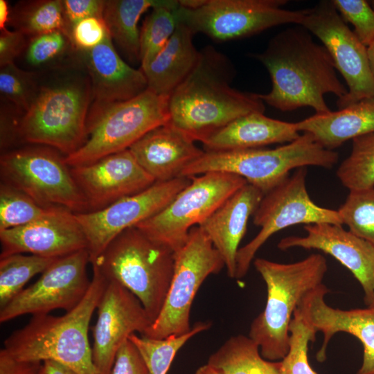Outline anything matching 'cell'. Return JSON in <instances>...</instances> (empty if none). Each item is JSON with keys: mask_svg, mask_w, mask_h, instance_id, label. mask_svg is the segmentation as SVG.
Returning a JSON list of instances; mask_svg holds the SVG:
<instances>
[{"mask_svg": "<svg viewBox=\"0 0 374 374\" xmlns=\"http://www.w3.org/2000/svg\"><path fill=\"white\" fill-rule=\"evenodd\" d=\"M367 50L370 66L374 76V41L367 47Z\"/></svg>", "mask_w": 374, "mask_h": 374, "instance_id": "49", "label": "cell"}, {"mask_svg": "<svg viewBox=\"0 0 374 374\" xmlns=\"http://www.w3.org/2000/svg\"><path fill=\"white\" fill-rule=\"evenodd\" d=\"M89 262L87 249L57 258L35 283L0 308V322L26 314H45L55 309L69 312L75 308L91 285L87 273Z\"/></svg>", "mask_w": 374, "mask_h": 374, "instance_id": "15", "label": "cell"}, {"mask_svg": "<svg viewBox=\"0 0 374 374\" xmlns=\"http://www.w3.org/2000/svg\"><path fill=\"white\" fill-rule=\"evenodd\" d=\"M328 292L324 284L320 285L309 292L296 309L310 328L323 334L317 360L326 359L328 345L336 333L346 332L357 338L363 346V361L357 374H374V308H334L325 301Z\"/></svg>", "mask_w": 374, "mask_h": 374, "instance_id": "19", "label": "cell"}, {"mask_svg": "<svg viewBox=\"0 0 374 374\" xmlns=\"http://www.w3.org/2000/svg\"><path fill=\"white\" fill-rule=\"evenodd\" d=\"M91 96L89 82L78 79L40 88L18 123L19 135L28 143L55 148L66 156L74 152L85 139Z\"/></svg>", "mask_w": 374, "mask_h": 374, "instance_id": "8", "label": "cell"}, {"mask_svg": "<svg viewBox=\"0 0 374 374\" xmlns=\"http://www.w3.org/2000/svg\"><path fill=\"white\" fill-rule=\"evenodd\" d=\"M129 150L141 167L159 182L181 177L184 170L205 152L170 123L151 130Z\"/></svg>", "mask_w": 374, "mask_h": 374, "instance_id": "22", "label": "cell"}, {"mask_svg": "<svg viewBox=\"0 0 374 374\" xmlns=\"http://www.w3.org/2000/svg\"><path fill=\"white\" fill-rule=\"evenodd\" d=\"M111 374H150L141 354L129 339L118 349Z\"/></svg>", "mask_w": 374, "mask_h": 374, "instance_id": "43", "label": "cell"}, {"mask_svg": "<svg viewBox=\"0 0 374 374\" xmlns=\"http://www.w3.org/2000/svg\"><path fill=\"white\" fill-rule=\"evenodd\" d=\"M370 6L374 9V0L368 1Z\"/></svg>", "mask_w": 374, "mask_h": 374, "instance_id": "51", "label": "cell"}, {"mask_svg": "<svg viewBox=\"0 0 374 374\" xmlns=\"http://www.w3.org/2000/svg\"><path fill=\"white\" fill-rule=\"evenodd\" d=\"M69 44V37L60 30L33 36L26 48V60L31 66L44 65L62 55Z\"/></svg>", "mask_w": 374, "mask_h": 374, "instance_id": "40", "label": "cell"}, {"mask_svg": "<svg viewBox=\"0 0 374 374\" xmlns=\"http://www.w3.org/2000/svg\"><path fill=\"white\" fill-rule=\"evenodd\" d=\"M70 170L86 199L88 212L101 210L156 182L141 167L129 149L89 164L70 167Z\"/></svg>", "mask_w": 374, "mask_h": 374, "instance_id": "18", "label": "cell"}, {"mask_svg": "<svg viewBox=\"0 0 374 374\" xmlns=\"http://www.w3.org/2000/svg\"><path fill=\"white\" fill-rule=\"evenodd\" d=\"M108 282L93 268L89 289L81 302L62 316L33 315L4 341V349L24 361L52 360L78 374H100L96 368L88 330Z\"/></svg>", "mask_w": 374, "mask_h": 374, "instance_id": "3", "label": "cell"}, {"mask_svg": "<svg viewBox=\"0 0 374 374\" xmlns=\"http://www.w3.org/2000/svg\"><path fill=\"white\" fill-rule=\"evenodd\" d=\"M306 167L298 168L292 176L265 194L253 215L258 233L238 249L235 278L248 272L256 252L278 231L296 224L330 223L342 225L337 210L321 207L310 197L306 188Z\"/></svg>", "mask_w": 374, "mask_h": 374, "instance_id": "12", "label": "cell"}, {"mask_svg": "<svg viewBox=\"0 0 374 374\" xmlns=\"http://www.w3.org/2000/svg\"><path fill=\"white\" fill-rule=\"evenodd\" d=\"M39 89L31 73L19 69L14 62L1 66V96L26 112Z\"/></svg>", "mask_w": 374, "mask_h": 374, "instance_id": "38", "label": "cell"}, {"mask_svg": "<svg viewBox=\"0 0 374 374\" xmlns=\"http://www.w3.org/2000/svg\"><path fill=\"white\" fill-rule=\"evenodd\" d=\"M3 183L21 191L45 208L74 213L88 212L86 199L64 158L47 148H34L3 154L0 159Z\"/></svg>", "mask_w": 374, "mask_h": 374, "instance_id": "11", "label": "cell"}, {"mask_svg": "<svg viewBox=\"0 0 374 374\" xmlns=\"http://www.w3.org/2000/svg\"><path fill=\"white\" fill-rule=\"evenodd\" d=\"M42 367L43 362L19 360L0 350V374H38Z\"/></svg>", "mask_w": 374, "mask_h": 374, "instance_id": "45", "label": "cell"}, {"mask_svg": "<svg viewBox=\"0 0 374 374\" xmlns=\"http://www.w3.org/2000/svg\"><path fill=\"white\" fill-rule=\"evenodd\" d=\"M43 365L47 374H78L69 367L55 361H44Z\"/></svg>", "mask_w": 374, "mask_h": 374, "instance_id": "46", "label": "cell"}, {"mask_svg": "<svg viewBox=\"0 0 374 374\" xmlns=\"http://www.w3.org/2000/svg\"><path fill=\"white\" fill-rule=\"evenodd\" d=\"M299 132L311 134L324 148L333 150L349 139L374 132V97L295 123Z\"/></svg>", "mask_w": 374, "mask_h": 374, "instance_id": "27", "label": "cell"}, {"mask_svg": "<svg viewBox=\"0 0 374 374\" xmlns=\"http://www.w3.org/2000/svg\"><path fill=\"white\" fill-rule=\"evenodd\" d=\"M338 159L337 152L324 148L311 134L304 133L274 149L205 151L184 170L181 177L190 178L211 172L233 174L265 195L287 179L293 169L308 166L331 168Z\"/></svg>", "mask_w": 374, "mask_h": 374, "instance_id": "6", "label": "cell"}, {"mask_svg": "<svg viewBox=\"0 0 374 374\" xmlns=\"http://www.w3.org/2000/svg\"><path fill=\"white\" fill-rule=\"evenodd\" d=\"M225 267L220 253L199 226L193 227L185 244L174 252V269L163 308L143 336L164 339L190 332L194 298L205 279Z\"/></svg>", "mask_w": 374, "mask_h": 374, "instance_id": "9", "label": "cell"}, {"mask_svg": "<svg viewBox=\"0 0 374 374\" xmlns=\"http://www.w3.org/2000/svg\"><path fill=\"white\" fill-rule=\"evenodd\" d=\"M303 12L299 25L321 41L347 84V93L337 100L338 109L374 97L367 47L348 26L333 1H321Z\"/></svg>", "mask_w": 374, "mask_h": 374, "instance_id": "14", "label": "cell"}, {"mask_svg": "<svg viewBox=\"0 0 374 374\" xmlns=\"http://www.w3.org/2000/svg\"><path fill=\"white\" fill-rule=\"evenodd\" d=\"M0 241V258L28 253L58 258L87 249V241L75 214L62 208H55L26 225L1 231Z\"/></svg>", "mask_w": 374, "mask_h": 374, "instance_id": "20", "label": "cell"}, {"mask_svg": "<svg viewBox=\"0 0 374 374\" xmlns=\"http://www.w3.org/2000/svg\"><path fill=\"white\" fill-rule=\"evenodd\" d=\"M16 188L4 183L0 187V231L26 225L51 213Z\"/></svg>", "mask_w": 374, "mask_h": 374, "instance_id": "35", "label": "cell"}, {"mask_svg": "<svg viewBox=\"0 0 374 374\" xmlns=\"http://www.w3.org/2000/svg\"><path fill=\"white\" fill-rule=\"evenodd\" d=\"M208 322H197L190 332L180 336L153 339L132 334L129 339L141 354L150 374H167L177 352L193 337L208 330Z\"/></svg>", "mask_w": 374, "mask_h": 374, "instance_id": "31", "label": "cell"}, {"mask_svg": "<svg viewBox=\"0 0 374 374\" xmlns=\"http://www.w3.org/2000/svg\"><path fill=\"white\" fill-rule=\"evenodd\" d=\"M178 6L177 0H161L145 19L140 31L141 69L156 57L173 35L178 24L175 13Z\"/></svg>", "mask_w": 374, "mask_h": 374, "instance_id": "30", "label": "cell"}, {"mask_svg": "<svg viewBox=\"0 0 374 374\" xmlns=\"http://www.w3.org/2000/svg\"><path fill=\"white\" fill-rule=\"evenodd\" d=\"M346 22L354 26V33L368 47L374 41V9L366 0H332Z\"/></svg>", "mask_w": 374, "mask_h": 374, "instance_id": "39", "label": "cell"}, {"mask_svg": "<svg viewBox=\"0 0 374 374\" xmlns=\"http://www.w3.org/2000/svg\"><path fill=\"white\" fill-rule=\"evenodd\" d=\"M38 374H47L46 373L45 370H44V365H43V367H42V370L40 371V372Z\"/></svg>", "mask_w": 374, "mask_h": 374, "instance_id": "52", "label": "cell"}, {"mask_svg": "<svg viewBox=\"0 0 374 374\" xmlns=\"http://www.w3.org/2000/svg\"><path fill=\"white\" fill-rule=\"evenodd\" d=\"M190 75L169 97L170 123L203 143L237 118L264 113L260 94L233 88L230 60L211 46L199 51Z\"/></svg>", "mask_w": 374, "mask_h": 374, "instance_id": "2", "label": "cell"}, {"mask_svg": "<svg viewBox=\"0 0 374 374\" xmlns=\"http://www.w3.org/2000/svg\"><path fill=\"white\" fill-rule=\"evenodd\" d=\"M305 236H288L278 248L317 249L329 254L346 267L361 285L364 302L371 303L374 292V245L355 235L341 225L318 223L304 225Z\"/></svg>", "mask_w": 374, "mask_h": 374, "instance_id": "21", "label": "cell"}, {"mask_svg": "<svg viewBox=\"0 0 374 374\" xmlns=\"http://www.w3.org/2000/svg\"><path fill=\"white\" fill-rule=\"evenodd\" d=\"M195 374H224L221 370L206 364L200 366L195 373Z\"/></svg>", "mask_w": 374, "mask_h": 374, "instance_id": "48", "label": "cell"}, {"mask_svg": "<svg viewBox=\"0 0 374 374\" xmlns=\"http://www.w3.org/2000/svg\"><path fill=\"white\" fill-rule=\"evenodd\" d=\"M77 51L91 79L94 104L125 101L147 89L142 70L132 68L120 57L109 34L96 47Z\"/></svg>", "mask_w": 374, "mask_h": 374, "instance_id": "23", "label": "cell"}, {"mask_svg": "<svg viewBox=\"0 0 374 374\" xmlns=\"http://www.w3.org/2000/svg\"><path fill=\"white\" fill-rule=\"evenodd\" d=\"M190 183L161 211L136 227L174 252L186 242L190 230L201 225L225 200L247 184L230 173L211 172L190 177Z\"/></svg>", "mask_w": 374, "mask_h": 374, "instance_id": "10", "label": "cell"}, {"mask_svg": "<svg viewBox=\"0 0 374 374\" xmlns=\"http://www.w3.org/2000/svg\"><path fill=\"white\" fill-rule=\"evenodd\" d=\"M190 181L191 178L186 177L156 181L147 189L101 210L75 213L87 241L90 261L121 233L161 211Z\"/></svg>", "mask_w": 374, "mask_h": 374, "instance_id": "16", "label": "cell"}, {"mask_svg": "<svg viewBox=\"0 0 374 374\" xmlns=\"http://www.w3.org/2000/svg\"><path fill=\"white\" fill-rule=\"evenodd\" d=\"M56 259L23 253L0 258V308L21 292L30 278L43 273Z\"/></svg>", "mask_w": 374, "mask_h": 374, "instance_id": "32", "label": "cell"}, {"mask_svg": "<svg viewBox=\"0 0 374 374\" xmlns=\"http://www.w3.org/2000/svg\"><path fill=\"white\" fill-rule=\"evenodd\" d=\"M168 100L147 89L125 101L93 104L84 143L64 157L66 163L87 165L129 149L151 130L170 122Z\"/></svg>", "mask_w": 374, "mask_h": 374, "instance_id": "7", "label": "cell"}, {"mask_svg": "<svg viewBox=\"0 0 374 374\" xmlns=\"http://www.w3.org/2000/svg\"><path fill=\"white\" fill-rule=\"evenodd\" d=\"M299 136L295 123L252 112L233 121L202 143L204 151L242 150L291 143Z\"/></svg>", "mask_w": 374, "mask_h": 374, "instance_id": "25", "label": "cell"}, {"mask_svg": "<svg viewBox=\"0 0 374 374\" xmlns=\"http://www.w3.org/2000/svg\"><path fill=\"white\" fill-rule=\"evenodd\" d=\"M290 348L280 361V374H317L308 357V344L315 340L316 332L294 311L290 324Z\"/></svg>", "mask_w": 374, "mask_h": 374, "instance_id": "37", "label": "cell"}, {"mask_svg": "<svg viewBox=\"0 0 374 374\" xmlns=\"http://www.w3.org/2000/svg\"><path fill=\"white\" fill-rule=\"evenodd\" d=\"M253 57L266 67L272 82L271 90L260 97L280 111L310 107L316 114L328 113L331 110L324 96L333 93L339 99L348 92L327 48L299 24L274 35Z\"/></svg>", "mask_w": 374, "mask_h": 374, "instance_id": "1", "label": "cell"}, {"mask_svg": "<svg viewBox=\"0 0 374 374\" xmlns=\"http://www.w3.org/2000/svg\"><path fill=\"white\" fill-rule=\"evenodd\" d=\"M264 194L247 184L225 200L199 226L222 256L227 274L235 278L236 256L247 223Z\"/></svg>", "mask_w": 374, "mask_h": 374, "instance_id": "24", "label": "cell"}, {"mask_svg": "<svg viewBox=\"0 0 374 374\" xmlns=\"http://www.w3.org/2000/svg\"><path fill=\"white\" fill-rule=\"evenodd\" d=\"M90 263L107 282L132 293L154 321L170 286L173 251L134 226L117 235Z\"/></svg>", "mask_w": 374, "mask_h": 374, "instance_id": "5", "label": "cell"}, {"mask_svg": "<svg viewBox=\"0 0 374 374\" xmlns=\"http://www.w3.org/2000/svg\"><path fill=\"white\" fill-rule=\"evenodd\" d=\"M368 307L374 308V292H373V299H372L371 303L369 304V305Z\"/></svg>", "mask_w": 374, "mask_h": 374, "instance_id": "50", "label": "cell"}, {"mask_svg": "<svg viewBox=\"0 0 374 374\" xmlns=\"http://www.w3.org/2000/svg\"><path fill=\"white\" fill-rule=\"evenodd\" d=\"M337 177L349 190L374 188V132L353 139L351 152L339 166Z\"/></svg>", "mask_w": 374, "mask_h": 374, "instance_id": "34", "label": "cell"}, {"mask_svg": "<svg viewBox=\"0 0 374 374\" xmlns=\"http://www.w3.org/2000/svg\"><path fill=\"white\" fill-rule=\"evenodd\" d=\"M8 3L6 0H0V30L6 29L9 19Z\"/></svg>", "mask_w": 374, "mask_h": 374, "instance_id": "47", "label": "cell"}, {"mask_svg": "<svg viewBox=\"0 0 374 374\" xmlns=\"http://www.w3.org/2000/svg\"><path fill=\"white\" fill-rule=\"evenodd\" d=\"M161 0L105 1L103 18L109 35L130 62L140 61V31L138 23L149 8Z\"/></svg>", "mask_w": 374, "mask_h": 374, "instance_id": "28", "label": "cell"}, {"mask_svg": "<svg viewBox=\"0 0 374 374\" xmlns=\"http://www.w3.org/2000/svg\"><path fill=\"white\" fill-rule=\"evenodd\" d=\"M12 21L16 30L25 35L33 37L60 30L68 36L64 18L62 1L60 0L26 2L15 9L12 14Z\"/></svg>", "mask_w": 374, "mask_h": 374, "instance_id": "33", "label": "cell"}, {"mask_svg": "<svg viewBox=\"0 0 374 374\" xmlns=\"http://www.w3.org/2000/svg\"><path fill=\"white\" fill-rule=\"evenodd\" d=\"M253 265L267 291L264 310L252 321L249 337L269 361L282 360L290 348V324L302 299L323 284L328 270L325 257L313 253L292 263L256 258Z\"/></svg>", "mask_w": 374, "mask_h": 374, "instance_id": "4", "label": "cell"}, {"mask_svg": "<svg viewBox=\"0 0 374 374\" xmlns=\"http://www.w3.org/2000/svg\"><path fill=\"white\" fill-rule=\"evenodd\" d=\"M62 6L66 30L69 37L73 28L80 21L93 17H103L105 1L63 0Z\"/></svg>", "mask_w": 374, "mask_h": 374, "instance_id": "42", "label": "cell"}, {"mask_svg": "<svg viewBox=\"0 0 374 374\" xmlns=\"http://www.w3.org/2000/svg\"><path fill=\"white\" fill-rule=\"evenodd\" d=\"M97 309L92 359L100 374H111L121 345L135 332L143 335L153 322L140 301L116 282H108Z\"/></svg>", "mask_w": 374, "mask_h": 374, "instance_id": "17", "label": "cell"}, {"mask_svg": "<svg viewBox=\"0 0 374 374\" xmlns=\"http://www.w3.org/2000/svg\"><path fill=\"white\" fill-rule=\"evenodd\" d=\"M285 0H206L199 8L175 9L178 23L193 34L221 42L249 37L285 24H300L303 10L282 8Z\"/></svg>", "mask_w": 374, "mask_h": 374, "instance_id": "13", "label": "cell"}, {"mask_svg": "<svg viewBox=\"0 0 374 374\" xmlns=\"http://www.w3.org/2000/svg\"><path fill=\"white\" fill-rule=\"evenodd\" d=\"M193 33L184 24L177 26L163 50L141 69L153 93L170 97L195 67L199 51L193 44Z\"/></svg>", "mask_w": 374, "mask_h": 374, "instance_id": "26", "label": "cell"}, {"mask_svg": "<svg viewBox=\"0 0 374 374\" xmlns=\"http://www.w3.org/2000/svg\"><path fill=\"white\" fill-rule=\"evenodd\" d=\"M349 191L337 210L342 223L351 233L374 245V188Z\"/></svg>", "mask_w": 374, "mask_h": 374, "instance_id": "36", "label": "cell"}, {"mask_svg": "<svg viewBox=\"0 0 374 374\" xmlns=\"http://www.w3.org/2000/svg\"><path fill=\"white\" fill-rule=\"evenodd\" d=\"M109 34L103 18L93 17L78 22L73 28L69 39L76 51H86L99 45Z\"/></svg>", "mask_w": 374, "mask_h": 374, "instance_id": "41", "label": "cell"}, {"mask_svg": "<svg viewBox=\"0 0 374 374\" xmlns=\"http://www.w3.org/2000/svg\"><path fill=\"white\" fill-rule=\"evenodd\" d=\"M207 363L224 374H280V361L263 358L259 346L242 335L228 339L210 355Z\"/></svg>", "mask_w": 374, "mask_h": 374, "instance_id": "29", "label": "cell"}, {"mask_svg": "<svg viewBox=\"0 0 374 374\" xmlns=\"http://www.w3.org/2000/svg\"><path fill=\"white\" fill-rule=\"evenodd\" d=\"M25 45V35L19 30H8L0 33V66L14 62Z\"/></svg>", "mask_w": 374, "mask_h": 374, "instance_id": "44", "label": "cell"}]
</instances>
